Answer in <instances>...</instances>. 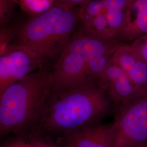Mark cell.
<instances>
[{"label":"cell","mask_w":147,"mask_h":147,"mask_svg":"<svg viewBox=\"0 0 147 147\" xmlns=\"http://www.w3.org/2000/svg\"><path fill=\"white\" fill-rule=\"evenodd\" d=\"M130 46L137 57L147 63V34L137 38Z\"/></svg>","instance_id":"cell-18"},{"label":"cell","mask_w":147,"mask_h":147,"mask_svg":"<svg viewBox=\"0 0 147 147\" xmlns=\"http://www.w3.org/2000/svg\"></svg>","instance_id":"cell-24"},{"label":"cell","mask_w":147,"mask_h":147,"mask_svg":"<svg viewBox=\"0 0 147 147\" xmlns=\"http://www.w3.org/2000/svg\"><path fill=\"white\" fill-rule=\"evenodd\" d=\"M105 11L102 0H90L79 9V19L84 25Z\"/></svg>","instance_id":"cell-13"},{"label":"cell","mask_w":147,"mask_h":147,"mask_svg":"<svg viewBox=\"0 0 147 147\" xmlns=\"http://www.w3.org/2000/svg\"><path fill=\"white\" fill-rule=\"evenodd\" d=\"M53 92L51 71L42 67L0 94V136L31 131Z\"/></svg>","instance_id":"cell-2"},{"label":"cell","mask_w":147,"mask_h":147,"mask_svg":"<svg viewBox=\"0 0 147 147\" xmlns=\"http://www.w3.org/2000/svg\"><path fill=\"white\" fill-rule=\"evenodd\" d=\"M147 34V0H135L125 11L123 25L116 39L134 41Z\"/></svg>","instance_id":"cell-8"},{"label":"cell","mask_w":147,"mask_h":147,"mask_svg":"<svg viewBox=\"0 0 147 147\" xmlns=\"http://www.w3.org/2000/svg\"><path fill=\"white\" fill-rule=\"evenodd\" d=\"M30 147H59L55 143L40 136L42 134L34 132H28Z\"/></svg>","instance_id":"cell-20"},{"label":"cell","mask_w":147,"mask_h":147,"mask_svg":"<svg viewBox=\"0 0 147 147\" xmlns=\"http://www.w3.org/2000/svg\"><path fill=\"white\" fill-rule=\"evenodd\" d=\"M141 147H147V143H146V144H145L144 145H143V146H142Z\"/></svg>","instance_id":"cell-23"},{"label":"cell","mask_w":147,"mask_h":147,"mask_svg":"<svg viewBox=\"0 0 147 147\" xmlns=\"http://www.w3.org/2000/svg\"><path fill=\"white\" fill-rule=\"evenodd\" d=\"M102 84L105 86L112 102L118 107L125 105L144 95L137 88L126 73Z\"/></svg>","instance_id":"cell-9"},{"label":"cell","mask_w":147,"mask_h":147,"mask_svg":"<svg viewBox=\"0 0 147 147\" xmlns=\"http://www.w3.org/2000/svg\"><path fill=\"white\" fill-rule=\"evenodd\" d=\"M125 11L110 9L105 11L109 31L113 40H116L123 25Z\"/></svg>","instance_id":"cell-14"},{"label":"cell","mask_w":147,"mask_h":147,"mask_svg":"<svg viewBox=\"0 0 147 147\" xmlns=\"http://www.w3.org/2000/svg\"><path fill=\"white\" fill-rule=\"evenodd\" d=\"M19 0H0V23L3 26L10 21Z\"/></svg>","instance_id":"cell-16"},{"label":"cell","mask_w":147,"mask_h":147,"mask_svg":"<svg viewBox=\"0 0 147 147\" xmlns=\"http://www.w3.org/2000/svg\"><path fill=\"white\" fill-rule=\"evenodd\" d=\"M135 0H102L105 10L118 9L125 11Z\"/></svg>","instance_id":"cell-21"},{"label":"cell","mask_w":147,"mask_h":147,"mask_svg":"<svg viewBox=\"0 0 147 147\" xmlns=\"http://www.w3.org/2000/svg\"><path fill=\"white\" fill-rule=\"evenodd\" d=\"M90 0H55V5L68 8H74L78 5H82Z\"/></svg>","instance_id":"cell-22"},{"label":"cell","mask_w":147,"mask_h":147,"mask_svg":"<svg viewBox=\"0 0 147 147\" xmlns=\"http://www.w3.org/2000/svg\"><path fill=\"white\" fill-rule=\"evenodd\" d=\"M112 127L113 147H141L147 143V94L118 107Z\"/></svg>","instance_id":"cell-5"},{"label":"cell","mask_w":147,"mask_h":147,"mask_svg":"<svg viewBox=\"0 0 147 147\" xmlns=\"http://www.w3.org/2000/svg\"><path fill=\"white\" fill-rule=\"evenodd\" d=\"M67 147H113L112 124L98 123L65 134Z\"/></svg>","instance_id":"cell-7"},{"label":"cell","mask_w":147,"mask_h":147,"mask_svg":"<svg viewBox=\"0 0 147 147\" xmlns=\"http://www.w3.org/2000/svg\"><path fill=\"white\" fill-rule=\"evenodd\" d=\"M111 107L112 101L99 81L53 92L31 131L67 134L98 123L109 114Z\"/></svg>","instance_id":"cell-1"},{"label":"cell","mask_w":147,"mask_h":147,"mask_svg":"<svg viewBox=\"0 0 147 147\" xmlns=\"http://www.w3.org/2000/svg\"><path fill=\"white\" fill-rule=\"evenodd\" d=\"M121 44L116 40H104L87 34L71 38L51 71L53 92L89 84L86 73L89 60L116 51Z\"/></svg>","instance_id":"cell-4"},{"label":"cell","mask_w":147,"mask_h":147,"mask_svg":"<svg viewBox=\"0 0 147 147\" xmlns=\"http://www.w3.org/2000/svg\"><path fill=\"white\" fill-rule=\"evenodd\" d=\"M16 137L4 141L1 147H30V143L27 132L15 134Z\"/></svg>","instance_id":"cell-19"},{"label":"cell","mask_w":147,"mask_h":147,"mask_svg":"<svg viewBox=\"0 0 147 147\" xmlns=\"http://www.w3.org/2000/svg\"><path fill=\"white\" fill-rule=\"evenodd\" d=\"M18 30L11 27L1 26L0 32V56L4 54L11 45V41L16 37Z\"/></svg>","instance_id":"cell-17"},{"label":"cell","mask_w":147,"mask_h":147,"mask_svg":"<svg viewBox=\"0 0 147 147\" xmlns=\"http://www.w3.org/2000/svg\"><path fill=\"white\" fill-rule=\"evenodd\" d=\"M105 11L84 25L85 34L104 40H113L109 31Z\"/></svg>","instance_id":"cell-10"},{"label":"cell","mask_w":147,"mask_h":147,"mask_svg":"<svg viewBox=\"0 0 147 147\" xmlns=\"http://www.w3.org/2000/svg\"><path fill=\"white\" fill-rule=\"evenodd\" d=\"M43 63L24 48L11 44L0 56V94L11 85L42 68Z\"/></svg>","instance_id":"cell-6"},{"label":"cell","mask_w":147,"mask_h":147,"mask_svg":"<svg viewBox=\"0 0 147 147\" xmlns=\"http://www.w3.org/2000/svg\"><path fill=\"white\" fill-rule=\"evenodd\" d=\"M78 11L54 5L34 16L17 31L16 45L42 62L59 56L71 39Z\"/></svg>","instance_id":"cell-3"},{"label":"cell","mask_w":147,"mask_h":147,"mask_svg":"<svg viewBox=\"0 0 147 147\" xmlns=\"http://www.w3.org/2000/svg\"><path fill=\"white\" fill-rule=\"evenodd\" d=\"M19 3L24 11L36 16L50 9L55 0H19Z\"/></svg>","instance_id":"cell-15"},{"label":"cell","mask_w":147,"mask_h":147,"mask_svg":"<svg viewBox=\"0 0 147 147\" xmlns=\"http://www.w3.org/2000/svg\"><path fill=\"white\" fill-rule=\"evenodd\" d=\"M137 59L138 58L132 51L131 46L121 43L111 58V61L118 65L127 74L131 70Z\"/></svg>","instance_id":"cell-11"},{"label":"cell","mask_w":147,"mask_h":147,"mask_svg":"<svg viewBox=\"0 0 147 147\" xmlns=\"http://www.w3.org/2000/svg\"><path fill=\"white\" fill-rule=\"evenodd\" d=\"M127 75L142 94H147V62L138 58L136 62Z\"/></svg>","instance_id":"cell-12"}]
</instances>
